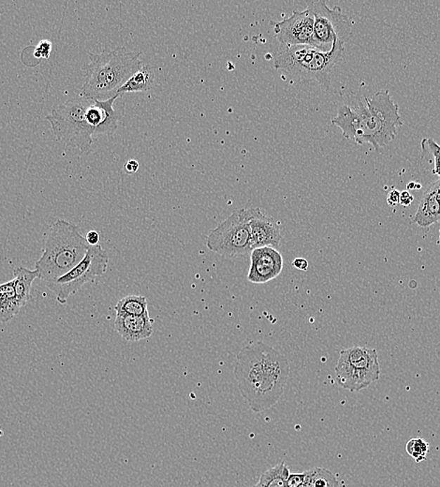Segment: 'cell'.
Wrapping results in <instances>:
<instances>
[{
  "label": "cell",
  "instance_id": "obj_1",
  "mask_svg": "<svg viewBox=\"0 0 440 487\" xmlns=\"http://www.w3.org/2000/svg\"><path fill=\"white\" fill-rule=\"evenodd\" d=\"M289 375L286 357L264 342L250 343L237 354L234 377L240 393L254 413L264 412L278 403Z\"/></svg>",
  "mask_w": 440,
  "mask_h": 487
},
{
  "label": "cell",
  "instance_id": "obj_2",
  "mask_svg": "<svg viewBox=\"0 0 440 487\" xmlns=\"http://www.w3.org/2000/svg\"><path fill=\"white\" fill-rule=\"evenodd\" d=\"M358 105H342L332 125L342 131L343 136L357 145H371L375 151H382L390 145L403 126L399 104L394 103L389 90L375 93L371 98H363Z\"/></svg>",
  "mask_w": 440,
  "mask_h": 487
},
{
  "label": "cell",
  "instance_id": "obj_3",
  "mask_svg": "<svg viewBox=\"0 0 440 487\" xmlns=\"http://www.w3.org/2000/svg\"><path fill=\"white\" fill-rule=\"evenodd\" d=\"M142 52L126 47L101 53H89L90 62L84 65V83L81 97L93 100H107L118 95V90L143 66Z\"/></svg>",
  "mask_w": 440,
  "mask_h": 487
},
{
  "label": "cell",
  "instance_id": "obj_4",
  "mask_svg": "<svg viewBox=\"0 0 440 487\" xmlns=\"http://www.w3.org/2000/svg\"><path fill=\"white\" fill-rule=\"evenodd\" d=\"M89 247L76 225L58 219L44 235L42 254L35 264L39 280L47 283L67 274L83 260Z\"/></svg>",
  "mask_w": 440,
  "mask_h": 487
},
{
  "label": "cell",
  "instance_id": "obj_5",
  "mask_svg": "<svg viewBox=\"0 0 440 487\" xmlns=\"http://www.w3.org/2000/svg\"><path fill=\"white\" fill-rule=\"evenodd\" d=\"M344 44L335 41L332 50L323 52L309 45L281 46L273 59V66L299 77L314 79L329 89L331 72L342 58Z\"/></svg>",
  "mask_w": 440,
  "mask_h": 487
},
{
  "label": "cell",
  "instance_id": "obj_6",
  "mask_svg": "<svg viewBox=\"0 0 440 487\" xmlns=\"http://www.w3.org/2000/svg\"><path fill=\"white\" fill-rule=\"evenodd\" d=\"M92 103L93 100L84 97L70 98L46 115L56 139L84 155L91 152L94 136L87 119V111Z\"/></svg>",
  "mask_w": 440,
  "mask_h": 487
},
{
  "label": "cell",
  "instance_id": "obj_7",
  "mask_svg": "<svg viewBox=\"0 0 440 487\" xmlns=\"http://www.w3.org/2000/svg\"><path fill=\"white\" fill-rule=\"evenodd\" d=\"M337 384L351 392H359L380 376L379 356L375 349L354 346L340 351L335 367Z\"/></svg>",
  "mask_w": 440,
  "mask_h": 487
},
{
  "label": "cell",
  "instance_id": "obj_8",
  "mask_svg": "<svg viewBox=\"0 0 440 487\" xmlns=\"http://www.w3.org/2000/svg\"><path fill=\"white\" fill-rule=\"evenodd\" d=\"M207 246L223 257L250 254L253 250L250 230V209H239L211 230Z\"/></svg>",
  "mask_w": 440,
  "mask_h": 487
},
{
  "label": "cell",
  "instance_id": "obj_9",
  "mask_svg": "<svg viewBox=\"0 0 440 487\" xmlns=\"http://www.w3.org/2000/svg\"><path fill=\"white\" fill-rule=\"evenodd\" d=\"M109 260L108 253L101 245L89 247L86 256L77 266L58 280L45 283V286L55 294L59 304L65 305L82 287L86 283H96L98 278L105 274Z\"/></svg>",
  "mask_w": 440,
  "mask_h": 487
},
{
  "label": "cell",
  "instance_id": "obj_10",
  "mask_svg": "<svg viewBox=\"0 0 440 487\" xmlns=\"http://www.w3.org/2000/svg\"><path fill=\"white\" fill-rule=\"evenodd\" d=\"M307 10L314 16L313 47L329 52L335 41L345 44L351 33V17L344 13L341 8H330L324 0L307 1Z\"/></svg>",
  "mask_w": 440,
  "mask_h": 487
},
{
  "label": "cell",
  "instance_id": "obj_11",
  "mask_svg": "<svg viewBox=\"0 0 440 487\" xmlns=\"http://www.w3.org/2000/svg\"><path fill=\"white\" fill-rule=\"evenodd\" d=\"M273 31L281 46H313L314 16L309 10L295 11L282 21L273 22Z\"/></svg>",
  "mask_w": 440,
  "mask_h": 487
},
{
  "label": "cell",
  "instance_id": "obj_12",
  "mask_svg": "<svg viewBox=\"0 0 440 487\" xmlns=\"http://www.w3.org/2000/svg\"><path fill=\"white\" fill-rule=\"evenodd\" d=\"M247 280L254 284H264L275 280L283 270V257L272 247H258L250 253Z\"/></svg>",
  "mask_w": 440,
  "mask_h": 487
},
{
  "label": "cell",
  "instance_id": "obj_13",
  "mask_svg": "<svg viewBox=\"0 0 440 487\" xmlns=\"http://www.w3.org/2000/svg\"><path fill=\"white\" fill-rule=\"evenodd\" d=\"M250 230L253 249L264 247L278 249L283 236L281 224L265 216L258 207L250 208Z\"/></svg>",
  "mask_w": 440,
  "mask_h": 487
},
{
  "label": "cell",
  "instance_id": "obj_14",
  "mask_svg": "<svg viewBox=\"0 0 440 487\" xmlns=\"http://www.w3.org/2000/svg\"><path fill=\"white\" fill-rule=\"evenodd\" d=\"M119 95L115 96L107 100H93L87 111V119L94 135H114L117 131L120 115L114 109L115 101Z\"/></svg>",
  "mask_w": 440,
  "mask_h": 487
},
{
  "label": "cell",
  "instance_id": "obj_15",
  "mask_svg": "<svg viewBox=\"0 0 440 487\" xmlns=\"http://www.w3.org/2000/svg\"><path fill=\"white\" fill-rule=\"evenodd\" d=\"M153 323L149 313L143 316H117L115 330L126 342H137L152 336Z\"/></svg>",
  "mask_w": 440,
  "mask_h": 487
},
{
  "label": "cell",
  "instance_id": "obj_16",
  "mask_svg": "<svg viewBox=\"0 0 440 487\" xmlns=\"http://www.w3.org/2000/svg\"><path fill=\"white\" fill-rule=\"evenodd\" d=\"M413 221L420 227H429L440 221V178L425 191Z\"/></svg>",
  "mask_w": 440,
  "mask_h": 487
},
{
  "label": "cell",
  "instance_id": "obj_17",
  "mask_svg": "<svg viewBox=\"0 0 440 487\" xmlns=\"http://www.w3.org/2000/svg\"><path fill=\"white\" fill-rule=\"evenodd\" d=\"M22 306L17 299L14 281L0 285V323H8L21 311Z\"/></svg>",
  "mask_w": 440,
  "mask_h": 487
},
{
  "label": "cell",
  "instance_id": "obj_18",
  "mask_svg": "<svg viewBox=\"0 0 440 487\" xmlns=\"http://www.w3.org/2000/svg\"><path fill=\"white\" fill-rule=\"evenodd\" d=\"M39 278L37 270H30L25 267H18L13 270L14 289L17 299L22 308L30 300V292L34 281Z\"/></svg>",
  "mask_w": 440,
  "mask_h": 487
},
{
  "label": "cell",
  "instance_id": "obj_19",
  "mask_svg": "<svg viewBox=\"0 0 440 487\" xmlns=\"http://www.w3.org/2000/svg\"><path fill=\"white\" fill-rule=\"evenodd\" d=\"M155 74L153 67L143 65L137 72H135L126 84H124L117 94L122 96L126 93L145 92L154 86Z\"/></svg>",
  "mask_w": 440,
  "mask_h": 487
},
{
  "label": "cell",
  "instance_id": "obj_20",
  "mask_svg": "<svg viewBox=\"0 0 440 487\" xmlns=\"http://www.w3.org/2000/svg\"><path fill=\"white\" fill-rule=\"evenodd\" d=\"M117 316H143L149 313L148 299L142 295H128L118 301L115 306Z\"/></svg>",
  "mask_w": 440,
  "mask_h": 487
},
{
  "label": "cell",
  "instance_id": "obj_21",
  "mask_svg": "<svg viewBox=\"0 0 440 487\" xmlns=\"http://www.w3.org/2000/svg\"><path fill=\"white\" fill-rule=\"evenodd\" d=\"M290 469L285 462H281L264 472L253 487H287Z\"/></svg>",
  "mask_w": 440,
  "mask_h": 487
},
{
  "label": "cell",
  "instance_id": "obj_22",
  "mask_svg": "<svg viewBox=\"0 0 440 487\" xmlns=\"http://www.w3.org/2000/svg\"><path fill=\"white\" fill-rule=\"evenodd\" d=\"M299 487H339V482L329 469L314 468L306 472V479Z\"/></svg>",
  "mask_w": 440,
  "mask_h": 487
},
{
  "label": "cell",
  "instance_id": "obj_23",
  "mask_svg": "<svg viewBox=\"0 0 440 487\" xmlns=\"http://www.w3.org/2000/svg\"><path fill=\"white\" fill-rule=\"evenodd\" d=\"M407 453L417 463L422 462L427 460L428 451H429V446L422 439H413L408 441L407 446H406Z\"/></svg>",
  "mask_w": 440,
  "mask_h": 487
},
{
  "label": "cell",
  "instance_id": "obj_24",
  "mask_svg": "<svg viewBox=\"0 0 440 487\" xmlns=\"http://www.w3.org/2000/svg\"><path fill=\"white\" fill-rule=\"evenodd\" d=\"M425 145L435 157V168H434L433 173L438 174L440 177V146L432 139L422 141V146Z\"/></svg>",
  "mask_w": 440,
  "mask_h": 487
},
{
  "label": "cell",
  "instance_id": "obj_25",
  "mask_svg": "<svg viewBox=\"0 0 440 487\" xmlns=\"http://www.w3.org/2000/svg\"><path fill=\"white\" fill-rule=\"evenodd\" d=\"M52 48V42L48 41V39H42L35 47V50H34V56L38 59H45V60H47V59L50 58Z\"/></svg>",
  "mask_w": 440,
  "mask_h": 487
},
{
  "label": "cell",
  "instance_id": "obj_26",
  "mask_svg": "<svg viewBox=\"0 0 440 487\" xmlns=\"http://www.w3.org/2000/svg\"><path fill=\"white\" fill-rule=\"evenodd\" d=\"M306 479V472L303 474H290L287 480V487H299Z\"/></svg>",
  "mask_w": 440,
  "mask_h": 487
},
{
  "label": "cell",
  "instance_id": "obj_27",
  "mask_svg": "<svg viewBox=\"0 0 440 487\" xmlns=\"http://www.w3.org/2000/svg\"><path fill=\"white\" fill-rule=\"evenodd\" d=\"M86 240L90 247H95L100 245L101 235L97 230H89L86 233Z\"/></svg>",
  "mask_w": 440,
  "mask_h": 487
},
{
  "label": "cell",
  "instance_id": "obj_28",
  "mask_svg": "<svg viewBox=\"0 0 440 487\" xmlns=\"http://www.w3.org/2000/svg\"><path fill=\"white\" fill-rule=\"evenodd\" d=\"M400 193H399L396 188H393V190L388 193L387 204L390 205L391 207H396L397 204H399Z\"/></svg>",
  "mask_w": 440,
  "mask_h": 487
},
{
  "label": "cell",
  "instance_id": "obj_29",
  "mask_svg": "<svg viewBox=\"0 0 440 487\" xmlns=\"http://www.w3.org/2000/svg\"><path fill=\"white\" fill-rule=\"evenodd\" d=\"M414 201V197L413 194L410 193V191L405 190L402 191L401 193H400V204H402L403 207H410L411 204H413Z\"/></svg>",
  "mask_w": 440,
  "mask_h": 487
},
{
  "label": "cell",
  "instance_id": "obj_30",
  "mask_svg": "<svg viewBox=\"0 0 440 487\" xmlns=\"http://www.w3.org/2000/svg\"><path fill=\"white\" fill-rule=\"evenodd\" d=\"M139 162H138L137 160H131L127 162L125 165H124V171H126V174H134L139 170Z\"/></svg>",
  "mask_w": 440,
  "mask_h": 487
},
{
  "label": "cell",
  "instance_id": "obj_31",
  "mask_svg": "<svg viewBox=\"0 0 440 487\" xmlns=\"http://www.w3.org/2000/svg\"><path fill=\"white\" fill-rule=\"evenodd\" d=\"M292 266L295 267L296 269L301 270V271H306L309 269V261L304 258H296L293 261Z\"/></svg>",
  "mask_w": 440,
  "mask_h": 487
},
{
  "label": "cell",
  "instance_id": "obj_32",
  "mask_svg": "<svg viewBox=\"0 0 440 487\" xmlns=\"http://www.w3.org/2000/svg\"><path fill=\"white\" fill-rule=\"evenodd\" d=\"M416 182H410L407 185L408 190H415Z\"/></svg>",
  "mask_w": 440,
  "mask_h": 487
},
{
  "label": "cell",
  "instance_id": "obj_33",
  "mask_svg": "<svg viewBox=\"0 0 440 487\" xmlns=\"http://www.w3.org/2000/svg\"><path fill=\"white\" fill-rule=\"evenodd\" d=\"M421 188H422V185L419 184V183H416L415 190H421Z\"/></svg>",
  "mask_w": 440,
  "mask_h": 487
}]
</instances>
